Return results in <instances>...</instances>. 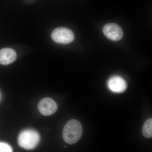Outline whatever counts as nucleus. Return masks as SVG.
Here are the masks:
<instances>
[{"instance_id":"obj_1","label":"nucleus","mask_w":152,"mask_h":152,"mask_svg":"<svg viewBox=\"0 0 152 152\" xmlns=\"http://www.w3.org/2000/svg\"><path fill=\"white\" fill-rule=\"evenodd\" d=\"M83 132L81 124L78 120H70L66 124L63 129V139L66 143L72 145L80 139Z\"/></svg>"},{"instance_id":"obj_7","label":"nucleus","mask_w":152,"mask_h":152,"mask_svg":"<svg viewBox=\"0 0 152 152\" xmlns=\"http://www.w3.org/2000/svg\"><path fill=\"white\" fill-rule=\"evenodd\" d=\"M17 58V53L13 49L5 48L0 50V64L7 65L14 62Z\"/></svg>"},{"instance_id":"obj_8","label":"nucleus","mask_w":152,"mask_h":152,"mask_svg":"<svg viewBox=\"0 0 152 152\" xmlns=\"http://www.w3.org/2000/svg\"><path fill=\"white\" fill-rule=\"evenodd\" d=\"M142 133L144 137L151 138L152 137V119L150 118L146 121L143 126Z\"/></svg>"},{"instance_id":"obj_10","label":"nucleus","mask_w":152,"mask_h":152,"mask_svg":"<svg viewBox=\"0 0 152 152\" xmlns=\"http://www.w3.org/2000/svg\"><path fill=\"white\" fill-rule=\"evenodd\" d=\"M1 92H0V102H1Z\"/></svg>"},{"instance_id":"obj_4","label":"nucleus","mask_w":152,"mask_h":152,"mask_svg":"<svg viewBox=\"0 0 152 152\" xmlns=\"http://www.w3.org/2000/svg\"><path fill=\"white\" fill-rule=\"evenodd\" d=\"M103 30L105 36L112 41H119L124 36L121 28L114 23H110L105 25Z\"/></svg>"},{"instance_id":"obj_2","label":"nucleus","mask_w":152,"mask_h":152,"mask_svg":"<svg viewBox=\"0 0 152 152\" xmlns=\"http://www.w3.org/2000/svg\"><path fill=\"white\" fill-rule=\"evenodd\" d=\"M40 140V136L37 131L27 129L22 131L19 135L18 143L20 146L26 150L34 149Z\"/></svg>"},{"instance_id":"obj_6","label":"nucleus","mask_w":152,"mask_h":152,"mask_svg":"<svg viewBox=\"0 0 152 152\" xmlns=\"http://www.w3.org/2000/svg\"><path fill=\"white\" fill-rule=\"evenodd\" d=\"M109 89L115 93L124 92L127 88L126 82L121 77L114 76L110 78L107 82Z\"/></svg>"},{"instance_id":"obj_9","label":"nucleus","mask_w":152,"mask_h":152,"mask_svg":"<svg viewBox=\"0 0 152 152\" xmlns=\"http://www.w3.org/2000/svg\"><path fill=\"white\" fill-rule=\"evenodd\" d=\"M12 152V149L9 144L4 142H0V152Z\"/></svg>"},{"instance_id":"obj_3","label":"nucleus","mask_w":152,"mask_h":152,"mask_svg":"<svg viewBox=\"0 0 152 152\" xmlns=\"http://www.w3.org/2000/svg\"><path fill=\"white\" fill-rule=\"evenodd\" d=\"M51 37L53 40L59 44H69L75 39V35L72 31L64 27L57 28L54 30Z\"/></svg>"},{"instance_id":"obj_5","label":"nucleus","mask_w":152,"mask_h":152,"mask_svg":"<svg viewBox=\"0 0 152 152\" xmlns=\"http://www.w3.org/2000/svg\"><path fill=\"white\" fill-rule=\"evenodd\" d=\"M38 110L41 114L46 116L51 115L58 110L56 102L50 98H45L41 100L38 104Z\"/></svg>"}]
</instances>
